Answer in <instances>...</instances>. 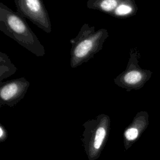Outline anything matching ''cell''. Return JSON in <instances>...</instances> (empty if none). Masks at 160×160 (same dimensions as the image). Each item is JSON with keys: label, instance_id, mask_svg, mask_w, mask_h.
<instances>
[{"label": "cell", "instance_id": "cell-1", "mask_svg": "<svg viewBox=\"0 0 160 160\" xmlns=\"http://www.w3.org/2000/svg\"><path fill=\"white\" fill-rule=\"evenodd\" d=\"M0 30L38 57L45 55L44 46L28 24L25 18L0 3Z\"/></svg>", "mask_w": 160, "mask_h": 160}, {"label": "cell", "instance_id": "cell-2", "mask_svg": "<svg viewBox=\"0 0 160 160\" xmlns=\"http://www.w3.org/2000/svg\"><path fill=\"white\" fill-rule=\"evenodd\" d=\"M109 36L105 28L95 30L94 26L84 23L77 36L70 39V66L76 68L94 58L100 51Z\"/></svg>", "mask_w": 160, "mask_h": 160}, {"label": "cell", "instance_id": "cell-3", "mask_svg": "<svg viewBox=\"0 0 160 160\" xmlns=\"http://www.w3.org/2000/svg\"><path fill=\"white\" fill-rule=\"evenodd\" d=\"M82 142L89 160H97L106 144L111 129V119L106 114H100L83 124Z\"/></svg>", "mask_w": 160, "mask_h": 160}, {"label": "cell", "instance_id": "cell-4", "mask_svg": "<svg viewBox=\"0 0 160 160\" xmlns=\"http://www.w3.org/2000/svg\"><path fill=\"white\" fill-rule=\"evenodd\" d=\"M138 58V53L131 49L126 69L114 79L116 85L128 92L141 89L150 79L152 74L151 71L140 67Z\"/></svg>", "mask_w": 160, "mask_h": 160}, {"label": "cell", "instance_id": "cell-5", "mask_svg": "<svg viewBox=\"0 0 160 160\" xmlns=\"http://www.w3.org/2000/svg\"><path fill=\"white\" fill-rule=\"evenodd\" d=\"M16 12L46 33L52 31L48 12L42 0H14Z\"/></svg>", "mask_w": 160, "mask_h": 160}, {"label": "cell", "instance_id": "cell-6", "mask_svg": "<svg viewBox=\"0 0 160 160\" xmlns=\"http://www.w3.org/2000/svg\"><path fill=\"white\" fill-rule=\"evenodd\" d=\"M30 86L24 78L0 82V104L12 107L22 99Z\"/></svg>", "mask_w": 160, "mask_h": 160}, {"label": "cell", "instance_id": "cell-7", "mask_svg": "<svg viewBox=\"0 0 160 160\" xmlns=\"http://www.w3.org/2000/svg\"><path fill=\"white\" fill-rule=\"evenodd\" d=\"M149 114L146 111L138 112L132 122L123 132V143L125 150L129 149L141 137L149 125Z\"/></svg>", "mask_w": 160, "mask_h": 160}, {"label": "cell", "instance_id": "cell-8", "mask_svg": "<svg viewBox=\"0 0 160 160\" xmlns=\"http://www.w3.org/2000/svg\"><path fill=\"white\" fill-rule=\"evenodd\" d=\"M138 8L134 0H121L110 16L119 19H124L134 16Z\"/></svg>", "mask_w": 160, "mask_h": 160}, {"label": "cell", "instance_id": "cell-9", "mask_svg": "<svg viewBox=\"0 0 160 160\" xmlns=\"http://www.w3.org/2000/svg\"><path fill=\"white\" fill-rule=\"evenodd\" d=\"M121 0H88L87 7L110 15Z\"/></svg>", "mask_w": 160, "mask_h": 160}, {"label": "cell", "instance_id": "cell-10", "mask_svg": "<svg viewBox=\"0 0 160 160\" xmlns=\"http://www.w3.org/2000/svg\"><path fill=\"white\" fill-rule=\"evenodd\" d=\"M17 68L11 62L9 56L2 52H0V81L14 74Z\"/></svg>", "mask_w": 160, "mask_h": 160}, {"label": "cell", "instance_id": "cell-11", "mask_svg": "<svg viewBox=\"0 0 160 160\" xmlns=\"http://www.w3.org/2000/svg\"><path fill=\"white\" fill-rule=\"evenodd\" d=\"M8 132L6 128L2 126V124H0V142H4L7 139Z\"/></svg>", "mask_w": 160, "mask_h": 160}]
</instances>
